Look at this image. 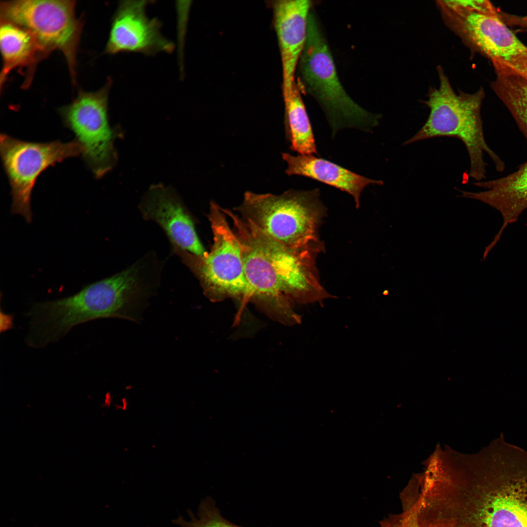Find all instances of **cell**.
Segmentation results:
<instances>
[{"instance_id":"9c48e42d","label":"cell","mask_w":527,"mask_h":527,"mask_svg":"<svg viewBox=\"0 0 527 527\" xmlns=\"http://www.w3.org/2000/svg\"><path fill=\"white\" fill-rule=\"evenodd\" d=\"M2 165L11 187V211L32 221L31 198L36 182L50 166L81 155V146L74 140L40 142L25 141L6 134L0 136Z\"/></svg>"},{"instance_id":"d6986e66","label":"cell","mask_w":527,"mask_h":527,"mask_svg":"<svg viewBox=\"0 0 527 527\" xmlns=\"http://www.w3.org/2000/svg\"><path fill=\"white\" fill-rule=\"evenodd\" d=\"M189 519L179 516L172 520V524L180 527H243L229 521L221 514L216 502L210 496H206L200 501L197 512L187 511Z\"/></svg>"},{"instance_id":"7c38bea8","label":"cell","mask_w":527,"mask_h":527,"mask_svg":"<svg viewBox=\"0 0 527 527\" xmlns=\"http://www.w3.org/2000/svg\"><path fill=\"white\" fill-rule=\"evenodd\" d=\"M139 207L145 220L152 221L162 228L172 245L197 255H207L190 214L173 188L161 183L151 185Z\"/></svg>"},{"instance_id":"8992f818","label":"cell","mask_w":527,"mask_h":527,"mask_svg":"<svg viewBox=\"0 0 527 527\" xmlns=\"http://www.w3.org/2000/svg\"><path fill=\"white\" fill-rule=\"evenodd\" d=\"M213 243L205 256L191 253L175 245L174 253L199 280L205 295L216 302L231 298L249 301L240 242L230 227L225 214L211 201L208 215Z\"/></svg>"},{"instance_id":"277c9868","label":"cell","mask_w":527,"mask_h":527,"mask_svg":"<svg viewBox=\"0 0 527 527\" xmlns=\"http://www.w3.org/2000/svg\"><path fill=\"white\" fill-rule=\"evenodd\" d=\"M439 86L430 90L424 103L429 109V116L422 128L404 144L425 139L451 137L460 139L469 157V176L480 182L486 179L488 155L496 169L502 171L505 164L488 146L485 139L481 109L485 93L482 88L474 93L459 91L457 94L440 66L438 67Z\"/></svg>"},{"instance_id":"5bb4252c","label":"cell","mask_w":527,"mask_h":527,"mask_svg":"<svg viewBox=\"0 0 527 527\" xmlns=\"http://www.w3.org/2000/svg\"><path fill=\"white\" fill-rule=\"evenodd\" d=\"M485 191H462V197L475 199L498 211L503 218V224L488 245L492 249L500 240L505 228L515 222L527 208V161L515 171L506 176L474 183Z\"/></svg>"},{"instance_id":"30bf717a","label":"cell","mask_w":527,"mask_h":527,"mask_svg":"<svg viewBox=\"0 0 527 527\" xmlns=\"http://www.w3.org/2000/svg\"><path fill=\"white\" fill-rule=\"evenodd\" d=\"M437 5L449 27L469 47L490 60L496 74L527 78V46L500 17L453 11Z\"/></svg>"},{"instance_id":"2e32d148","label":"cell","mask_w":527,"mask_h":527,"mask_svg":"<svg viewBox=\"0 0 527 527\" xmlns=\"http://www.w3.org/2000/svg\"><path fill=\"white\" fill-rule=\"evenodd\" d=\"M0 47L2 61L0 75L2 90L10 72L16 68L24 70L23 88L31 84L36 68L49 55L29 31L13 22L0 20Z\"/></svg>"},{"instance_id":"ac0fdd59","label":"cell","mask_w":527,"mask_h":527,"mask_svg":"<svg viewBox=\"0 0 527 527\" xmlns=\"http://www.w3.org/2000/svg\"><path fill=\"white\" fill-rule=\"evenodd\" d=\"M491 86L527 140V78L518 75L496 74Z\"/></svg>"},{"instance_id":"4fadbf2b","label":"cell","mask_w":527,"mask_h":527,"mask_svg":"<svg viewBox=\"0 0 527 527\" xmlns=\"http://www.w3.org/2000/svg\"><path fill=\"white\" fill-rule=\"evenodd\" d=\"M310 0H280L273 4L274 24L282 64L283 91L296 82L295 73L307 33Z\"/></svg>"},{"instance_id":"7a4b0ae2","label":"cell","mask_w":527,"mask_h":527,"mask_svg":"<svg viewBox=\"0 0 527 527\" xmlns=\"http://www.w3.org/2000/svg\"><path fill=\"white\" fill-rule=\"evenodd\" d=\"M484 469L461 475L435 494L434 527H527V452L493 449Z\"/></svg>"},{"instance_id":"52a82bcc","label":"cell","mask_w":527,"mask_h":527,"mask_svg":"<svg viewBox=\"0 0 527 527\" xmlns=\"http://www.w3.org/2000/svg\"><path fill=\"white\" fill-rule=\"evenodd\" d=\"M75 0L1 1L0 20L19 25L32 33L49 55L61 52L73 85L76 83L77 55L83 27L75 14Z\"/></svg>"},{"instance_id":"8fae6325","label":"cell","mask_w":527,"mask_h":527,"mask_svg":"<svg viewBox=\"0 0 527 527\" xmlns=\"http://www.w3.org/2000/svg\"><path fill=\"white\" fill-rule=\"evenodd\" d=\"M149 2H120L112 20L105 53L136 52L149 56L173 50V43L161 34L159 20L146 15Z\"/></svg>"},{"instance_id":"5b68a950","label":"cell","mask_w":527,"mask_h":527,"mask_svg":"<svg viewBox=\"0 0 527 527\" xmlns=\"http://www.w3.org/2000/svg\"><path fill=\"white\" fill-rule=\"evenodd\" d=\"M266 234L291 248L324 246L319 229L326 215L318 188L280 195L246 191L235 209Z\"/></svg>"},{"instance_id":"7402d4cb","label":"cell","mask_w":527,"mask_h":527,"mask_svg":"<svg viewBox=\"0 0 527 527\" xmlns=\"http://www.w3.org/2000/svg\"><path fill=\"white\" fill-rule=\"evenodd\" d=\"M501 19L506 24L519 26L527 28V16L524 17L517 16L507 14L502 12H500Z\"/></svg>"},{"instance_id":"3957f363","label":"cell","mask_w":527,"mask_h":527,"mask_svg":"<svg viewBox=\"0 0 527 527\" xmlns=\"http://www.w3.org/2000/svg\"><path fill=\"white\" fill-rule=\"evenodd\" d=\"M297 69L296 81L301 93L311 97L320 105L333 136L343 128L370 131L379 124L380 115L370 113L358 104L342 84L327 41L313 8L309 15L306 41Z\"/></svg>"},{"instance_id":"44dd1931","label":"cell","mask_w":527,"mask_h":527,"mask_svg":"<svg viewBox=\"0 0 527 527\" xmlns=\"http://www.w3.org/2000/svg\"><path fill=\"white\" fill-rule=\"evenodd\" d=\"M437 3L453 11L475 12L500 18V11L488 0H438Z\"/></svg>"},{"instance_id":"e0dca14e","label":"cell","mask_w":527,"mask_h":527,"mask_svg":"<svg viewBox=\"0 0 527 527\" xmlns=\"http://www.w3.org/2000/svg\"><path fill=\"white\" fill-rule=\"evenodd\" d=\"M283 95L285 135L290 149L299 154H318L309 118L296 81L291 89L283 91Z\"/></svg>"},{"instance_id":"9a60e30c","label":"cell","mask_w":527,"mask_h":527,"mask_svg":"<svg viewBox=\"0 0 527 527\" xmlns=\"http://www.w3.org/2000/svg\"><path fill=\"white\" fill-rule=\"evenodd\" d=\"M282 156L287 164L285 173L287 175L304 176L345 192L352 196L357 208L360 207L361 194L366 186L383 184L381 180L369 179L313 155L282 153Z\"/></svg>"},{"instance_id":"603a6c76","label":"cell","mask_w":527,"mask_h":527,"mask_svg":"<svg viewBox=\"0 0 527 527\" xmlns=\"http://www.w3.org/2000/svg\"><path fill=\"white\" fill-rule=\"evenodd\" d=\"M13 316L1 312V332L9 330L13 327Z\"/></svg>"},{"instance_id":"6da1fadb","label":"cell","mask_w":527,"mask_h":527,"mask_svg":"<svg viewBox=\"0 0 527 527\" xmlns=\"http://www.w3.org/2000/svg\"><path fill=\"white\" fill-rule=\"evenodd\" d=\"M241 246L252 301L269 316L287 325L301 323L294 303L306 304L333 298L320 283L316 258L324 248H291L252 222L227 208Z\"/></svg>"},{"instance_id":"ba28073f","label":"cell","mask_w":527,"mask_h":527,"mask_svg":"<svg viewBox=\"0 0 527 527\" xmlns=\"http://www.w3.org/2000/svg\"><path fill=\"white\" fill-rule=\"evenodd\" d=\"M112 81L94 92L79 90L69 104L59 108L64 124L75 135L82 156L94 177L100 179L115 166L118 154L115 142L122 137L118 127L111 126L108 101Z\"/></svg>"},{"instance_id":"ffe728a7","label":"cell","mask_w":527,"mask_h":527,"mask_svg":"<svg viewBox=\"0 0 527 527\" xmlns=\"http://www.w3.org/2000/svg\"><path fill=\"white\" fill-rule=\"evenodd\" d=\"M403 511L379 522L380 527H418L417 505L413 495L403 496Z\"/></svg>"}]
</instances>
